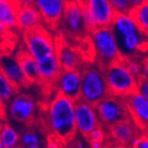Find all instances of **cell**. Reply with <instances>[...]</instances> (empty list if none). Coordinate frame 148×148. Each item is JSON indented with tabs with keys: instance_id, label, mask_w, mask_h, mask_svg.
<instances>
[{
	"instance_id": "6da1fadb",
	"label": "cell",
	"mask_w": 148,
	"mask_h": 148,
	"mask_svg": "<svg viewBox=\"0 0 148 148\" xmlns=\"http://www.w3.org/2000/svg\"><path fill=\"white\" fill-rule=\"evenodd\" d=\"M75 106L74 100L57 93L47 106L46 120L50 134L64 145L71 142L76 133Z\"/></svg>"
},
{
	"instance_id": "7a4b0ae2",
	"label": "cell",
	"mask_w": 148,
	"mask_h": 148,
	"mask_svg": "<svg viewBox=\"0 0 148 148\" xmlns=\"http://www.w3.org/2000/svg\"><path fill=\"white\" fill-rule=\"evenodd\" d=\"M123 60L135 58L138 51L148 49V36L137 25L130 14H116L111 26Z\"/></svg>"
},
{
	"instance_id": "3957f363",
	"label": "cell",
	"mask_w": 148,
	"mask_h": 148,
	"mask_svg": "<svg viewBox=\"0 0 148 148\" xmlns=\"http://www.w3.org/2000/svg\"><path fill=\"white\" fill-rule=\"evenodd\" d=\"M109 94L103 69L86 66L81 71L80 99L95 106Z\"/></svg>"
},
{
	"instance_id": "277c9868",
	"label": "cell",
	"mask_w": 148,
	"mask_h": 148,
	"mask_svg": "<svg viewBox=\"0 0 148 148\" xmlns=\"http://www.w3.org/2000/svg\"><path fill=\"white\" fill-rule=\"evenodd\" d=\"M90 36L94 51L98 58L99 66L101 69L104 70L110 65L122 60L114 35L110 27L95 29L90 32Z\"/></svg>"
},
{
	"instance_id": "5b68a950",
	"label": "cell",
	"mask_w": 148,
	"mask_h": 148,
	"mask_svg": "<svg viewBox=\"0 0 148 148\" xmlns=\"http://www.w3.org/2000/svg\"><path fill=\"white\" fill-rule=\"evenodd\" d=\"M103 71L110 95L125 98L137 91L138 79L129 72L124 60L110 65Z\"/></svg>"
},
{
	"instance_id": "8992f818",
	"label": "cell",
	"mask_w": 148,
	"mask_h": 148,
	"mask_svg": "<svg viewBox=\"0 0 148 148\" xmlns=\"http://www.w3.org/2000/svg\"><path fill=\"white\" fill-rule=\"evenodd\" d=\"M25 50L36 61L55 53V42L44 26L26 31L23 34Z\"/></svg>"
},
{
	"instance_id": "52a82bcc",
	"label": "cell",
	"mask_w": 148,
	"mask_h": 148,
	"mask_svg": "<svg viewBox=\"0 0 148 148\" xmlns=\"http://www.w3.org/2000/svg\"><path fill=\"white\" fill-rule=\"evenodd\" d=\"M100 123L112 126L131 119L123 98L108 95L95 106Z\"/></svg>"
},
{
	"instance_id": "ba28073f",
	"label": "cell",
	"mask_w": 148,
	"mask_h": 148,
	"mask_svg": "<svg viewBox=\"0 0 148 148\" xmlns=\"http://www.w3.org/2000/svg\"><path fill=\"white\" fill-rule=\"evenodd\" d=\"M75 121L76 132L84 137L100 126L95 106L79 99L75 102Z\"/></svg>"
},
{
	"instance_id": "9c48e42d",
	"label": "cell",
	"mask_w": 148,
	"mask_h": 148,
	"mask_svg": "<svg viewBox=\"0 0 148 148\" xmlns=\"http://www.w3.org/2000/svg\"><path fill=\"white\" fill-rule=\"evenodd\" d=\"M36 105L32 97L27 94H16L9 103L8 114L12 120L21 123H29L34 119Z\"/></svg>"
},
{
	"instance_id": "30bf717a",
	"label": "cell",
	"mask_w": 148,
	"mask_h": 148,
	"mask_svg": "<svg viewBox=\"0 0 148 148\" xmlns=\"http://www.w3.org/2000/svg\"><path fill=\"white\" fill-rule=\"evenodd\" d=\"M58 93L69 98L75 102L80 99L81 91V71L69 70L60 73L54 82Z\"/></svg>"
},
{
	"instance_id": "8fae6325",
	"label": "cell",
	"mask_w": 148,
	"mask_h": 148,
	"mask_svg": "<svg viewBox=\"0 0 148 148\" xmlns=\"http://www.w3.org/2000/svg\"><path fill=\"white\" fill-rule=\"evenodd\" d=\"M0 72L18 90L29 85L15 55H12L9 51H0Z\"/></svg>"
},
{
	"instance_id": "7c38bea8",
	"label": "cell",
	"mask_w": 148,
	"mask_h": 148,
	"mask_svg": "<svg viewBox=\"0 0 148 148\" xmlns=\"http://www.w3.org/2000/svg\"><path fill=\"white\" fill-rule=\"evenodd\" d=\"M128 111L136 125L144 130H148V100L135 91L123 98Z\"/></svg>"
},
{
	"instance_id": "4fadbf2b",
	"label": "cell",
	"mask_w": 148,
	"mask_h": 148,
	"mask_svg": "<svg viewBox=\"0 0 148 148\" xmlns=\"http://www.w3.org/2000/svg\"><path fill=\"white\" fill-rule=\"evenodd\" d=\"M82 2L89 10L96 29L111 26L116 13L109 0H88Z\"/></svg>"
},
{
	"instance_id": "5bb4252c",
	"label": "cell",
	"mask_w": 148,
	"mask_h": 148,
	"mask_svg": "<svg viewBox=\"0 0 148 148\" xmlns=\"http://www.w3.org/2000/svg\"><path fill=\"white\" fill-rule=\"evenodd\" d=\"M35 5L40 12L42 21L48 28L56 29L62 20L66 7L63 0H36Z\"/></svg>"
},
{
	"instance_id": "9a60e30c",
	"label": "cell",
	"mask_w": 148,
	"mask_h": 148,
	"mask_svg": "<svg viewBox=\"0 0 148 148\" xmlns=\"http://www.w3.org/2000/svg\"><path fill=\"white\" fill-rule=\"evenodd\" d=\"M62 21L65 29L70 35L79 36L87 31L83 20V7L81 1H66Z\"/></svg>"
},
{
	"instance_id": "2e32d148",
	"label": "cell",
	"mask_w": 148,
	"mask_h": 148,
	"mask_svg": "<svg viewBox=\"0 0 148 148\" xmlns=\"http://www.w3.org/2000/svg\"><path fill=\"white\" fill-rule=\"evenodd\" d=\"M40 12L35 5V1H20L17 11V27L24 32L29 31L42 25Z\"/></svg>"
},
{
	"instance_id": "e0dca14e",
	"label": "cell",
	"mask_w": 148,
	"mask_h": 148,
	"mask_svg": "<svg viewBox=\"0 0 148 148\" xmlns=\"http://www.w3.org/2000/svg\"><path fill=\"white\" fill-rule=\"evenodd\" d=\"M55 53L61 70H79V66L81 65V57L78 51L74 48L68 45L65 42L56 39Z\"/></svg>"
},
{
	"instance_id": "ac0fdd59",
	"label": "cell",
	"mask_w": 148,
	"mask_h": 148,
	"mask_svg": "<svg viewBox=\"0 0 148 148\" xmlns=\"http://www.w3.org/2000/svg\"><path fill=\"white\" fill-rule=\"evenodd\" d=\"M109 134L117 145H129L134 138L139 137L138 126L132 119L117 123L109 127Z\"/></svg>"
},
{
	"instance_id": "d6986e66",
	"label": "cell",
	"mask_w": 148,
	"mask_h": 148,
	"mask_svg": "<svg viewBox=\"0 0 148 148\" xmlns=\"http://www.w3.org/2000/svg\"><path fill=\"white\" fill-rule=\"evenodd\" d=\"M37 71L40 84L48 85L54 84L61 72L56 53L37 61Z\"/></svg>"
},
{
	"instance_id": "ffe728a7",
	"label": "cell",
	"mask_w": 148,
	"mask_h": 148,
	"mask_svg": "<svg viewBox=\"0 0 148 148\" xmlns=\"http://www.w3.org/2000/svg\"><path fill=\"white\" fill-rule=\"evenodd\" d=\"M21 70L25 75V78L29 84L39 83L37 61L30 56L24 48L21 49L15 55Z\"/></svg>"
},
{
	"instance_id": "44dd1931",
	"label": "cell",
	"mask_w": 148,
	"mask_h": 148,
	"mask_svg": "<svg viewBox=\"0 0 148 148\" xmlns=\"http://www.w3.org/2000/svg\"><path fill=\"white\" fill-rule=\"evenodd\" d=\"M20 1L0 0V22L9 29L17 27V11Z\"/></svg>"
},
{
	"instance_id": "7402d4cb",
	"label": "cell",
	"mask_w": 148,
	"mask_h": 148,
	"mask_svg": "<svg viewBox=\"0 0 148 148\" xmlns=\"http://www.w3.org/2000/svg\"><path fill=\"white\" fill-rule=\"evenodd\" d=\"M134 19L138 28L148 36V1H144L138 6L134 8L130 13Z\"/></svg>"
},
{
	"instance_id": "603a6c76",
	"label": "cell",
	"mask_w": 148,
	"mask_h": 148,
	"mask_svg": "<svg viewBox=\"0 0 148 148\" xmlns=\"http://www.w3.org/2000/svg\"><path fill=\"white\" fill-rule=\"evenodd\" d=\"M0 138L5 148H16L20 142L18 132L11 125L5 123L0 129Z\"/></svg>"
},
{
	"instance_id": "cb8c5ba5",
	"label": "cell",
	"mask_w": 148,
	"mask_h": 148,
	"mask_svg": "<svg viewBox=\"0 0 148 148\" xmlns=\"http://www.w3.org/2000/svg\"><path fill=\"white\" fill-rule=\"evenodd\" d=\"M116 14H130L144 0H109Z\"/></svg>"
},
{
	"instance_id": "d4e9b609",
	"label": "cell",
	"mask_w": 148,
	"mask_h": 148,
	"mask_svg": "<svg viewBox=\"0 0 148 148\" xmlns=\"http://www.w3.org/2000/svg\"><path fill=\"white\" fill-rule=\"evenodd\" d=\"M18 89L0 72V96L6 102L16 95Z\"/></svg>"
},
{
	"instance_id": "484cf974",
	"label": "cell",
	"mask_w": 148,
	"mask_h": 148,
	"mask_svg": "<svg viewBox=\"0 0 148 148\" xmlns=\"http://www.w3.org/2000/svg\"><path fill=\"white\" fill-rule=\"evenodd\" d=\"M124 62L129 72L138 81L140 80L142 78V63H139L135 58L124 60Z\"/></svg>"
},
{
	"instance_id": "4316f807",
	"label": "cell",
	"mask_w": 148,
	"mask_h": 148,
	"mask_svg": "<svg viewBox=\"0 0 148 148\" xmlns=\"http://www.w3.org/2000/svg\"><path fill=\"white\" fill-rule=\"evenodd\" d=\"M21 142L27 148H32L39 145V138L37 134L33 131H27L23 133L21 137Z\"/></svg>"
},
{
	"instance_id": "83f0119b",
	"label": "cell",
	"mask_w": 148,
	"mask_h": 148,
	"mask_svg": "<svg viewBox=\"0 0 148 148\" xmlns=\"http://www.w3.org/2000/svg\"><path fill=\"white\" fill-rule=\"evenodd\" d=\"M81 4H82V7H83V20H84V23L85 26V29L87 31H89L90 33L96 29L95 23H94L91 15L89 12V10L87 9V7L83 4V2L81 1Z\"/></svg>"
},
{
	"instance_id": "f1b7e54d",
	"label": "cell",
	"mask_w": 148,
	"mask_h": 148,
	"mask_svg": "<svg viewBox=\"0 0 148 148\" xmlns=\"http://www.w3.org/2000/svg\"><path fill=\"white\" fill-rule=\"evenodd\" d=\"M131 148H148V136L146 134L134 138L130 144Z\"/></svg>"
},
{
	"instance_id": "f546056e",
	"label": "cell",
	"mask_w": 148,
	"mask_h": 148,
	"mask_svg": "<svg viewBox=\"0 0 148 148\" xmlns=\"http://www.w3.org/2000/svg\"><path fill=\"white\" fill-rule=\"evenodd\" d=\"M87 138L90 141V143H92V142H101L102 143L103 138H104V133H103L101 127L99 126L97 129L94 130Z\"/></svg>"
},
{
	"instance_id": "4dcf8cb0",
	"label": "cell",
	"mask_w": 148,
	"mask_h": 148,
	"mask_svg": "<svg viewBox=\"0 0 148 148\" xmlns=\"http://www.w3.org/2000/svg\"><path fill=\"white\" fill-rule=\"evenodd\" d=\"M137 91L141 94V95L148 100V83L145 80L140 79L138 81V87Z\"/></svg>"
},
{
	"instance_id": "1f68e13d",
	"label": "cell",
	"mask_w": 148,
	"mask_h": 148,
	"mask_svg": "<svg viewBox=\"0 0 148 148\" xmlns=\"http://www.w3.org/2000/svg\"><path fill=\"white\" fill-rule=\"evenodd\" d=\"M63 145L64 144L62 142H60L58 138L50 134L47 137L45 148H62Z\"/></svg>"
},
{
	"instance_id": "d6a6232c",
	"label": "cell",
	"mask_w": 148,
	"mask_h": 148,
	"mask_svg": "<svg viewBox=\"0 0 148 148\" xmlns=\"http://www.w3.org/2000/svg\"><path fill=\"white\" fill-rule=\"evenodd\" d=\"M6 118H7L6 102L0 96V120H5Z\"/></svg>"
},
{
	"instance_id": "836d02e7",
	"label": "cell",
	"mask_w": 148,
	"mask_h": 148,
	"mask_svg": "<svg viewBox=\"0 0 148 148\" xmlns=\"http://www.w3.org/2000/svg\"><path fill=\"white\" fill-rule=\"evenodd\" d=\"M148 83V57L146 56L142 61V78Z\"/></svg>"
},
{
	"instance_id": "e575fe53",
	"label": "cell",
	"mask_w": 148,
	"mask_h": 148,
	"mask_svg": "<svg viewBox=\"0 0 148 148\" xmlns=\"http://www.w3.org/2000/svg\"><path fill=\"white\" fill-rule=\"evenodd\" d=\"M102 143L101 142H92L91 143V148H101Z\"/></svg>"
},
{
	"instance_id": "d590c367",
	"label": "cell",
	"mask_w": 148,
	"mask_h": 148,
	"mask_svg": "<svg viewBox=\"0 0 148 148\" xmlns=\"http://www.w3.org/2000/svg\"><path fill=\"white\" fill-rule=\"evenodd\" d=\"M114 148H131L129 145H116Z\"/></svg>"
},
{
	"instance_id": "8d00e7d4",
	"label": "cell",
	"mask_w": 148,
	"mask_h": 148,
	"mask_svg": "<svg viewBox=\"0 0 148 148\" xmlns=\"http://www.w3.org/2000/svg\"><path fill=\"white\" fill-rule=\"evenodd\" d=\"M0 129H1V124H0ZM0 148H5L4 145H3V143L1 141V138H0Z\"/></svg>"
},
{
	"instance_id": "74e56055",
	"label": "cell",
	"mask_w": 148,
	"mask_h": 148,
	"mask_svg": "<svg viewBox=\"0 0 148 148\" xmlns=\"http://www.w3.org/2000/svg\"><path fill=\"white\" fill-rule=\"evenodd\" d=\"M32 148H43V147H41L40 145H37V146H35V147H32Z\"/></svg>"
},
{
	"instance_id": "f35d334b",
	"label": "cell",
	"mask_w": 148,
	"mask_h": 148,
	"mask_svg": "<svg viewBox=\"0 0 148 148\" xmlns=\"http://www.w3.org/2000/svg\"><path fill=\"white\" fill-rule=\"evenodd\" d=\"M62 148H68V147H66V145H63Z\"/></svg>"
},
{
	"instance_id": "ab89813d",
	"label": "cell",
	"mask_w": 148,
	"mask_h": 148,
	"mask_svg": "<svg viewBox=\"0 0 148 148\" xmlns=\"http://www.w3.org/2000/svg\"><path fill=\"white\" fill-rule=\"evenodd\" d=\"M0 51H2V48H1V46H0Z\"/></svg>"
},
{
	"instance_id": "60d3db41",
	"label": "cell",
	"mask_w": 148,
	"mask_h": 148,
	"mask_svg": "<svg viewBox=\"0 0 148 148\" xmlns=\"http://www.w3.org/2000/svg\"><path fill=\"white\" fill-rule=\"evenodd\" d=\"M146 132H147V134H146V135H147V136H148V130H146Z\"/></svg>"
},
{
	"instance_id": "b9f144b4",
	"label": "cell",
	"mask_w": 148,
	"mask_h": 148,
	"mask_svg": "<svg viewBox=\"0 0 148 148\" xmlns=\"http://www.w3.org/2000/svg\"><path fill=\"white\" fill-rule=\"evenodd\" d=\"M147 51V53H148V49H147V51ZM147 57H148V55H147Z\"/></svg>"
},
{
	"instance_id": "7bdbcfd3",
	"label": "cell",
	"mask_w": 148,
	"mask_h": 148,
	"mask_svg": "<svg viewBox=\"0 0 148 148\" xmlns=\"http://www.w3.org/2000/svg\"><path fill=\"white\" fill-rule=\"evenodd\" d=\"M16 148H20V147H16Z\"/></svg>"
},
{
	"instance_id": "ee69618b",
	"label": "cell",
	"mask_w": 148,
	"mask_h": 148,
	"mask_svg": "<svg viewBox=\"0 0 148 148\" xmlns=\"http://www.w3.org/2000/svg\"><path fill=\"white\" fill-rule=\"evenodd\" d=\"M147 1H148V0H147Z\"/></svg>"
}]
</instances>
